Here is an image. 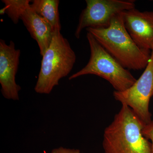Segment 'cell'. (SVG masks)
<instances>
[{
  "label": "cell",
  "instance_id": "obj_6",
  "mask_svg": "<svg viewBox=\"0 0 153 153\" xmlns=\"http://www.w3.org/2000/svg\"><path fill=\"white\" fill-rule=\"evenodd\" d=\"M85 3L86 7L80 14L74 34L78 39L83 29L108 27L116 15L135 7L133 1L86 0Z\"/></svg>",
  "mask_w": 153,
  "mask_h": 153
},
{
  "label": "cell",
  "instance_id": "obj_10",
  "mask_svg": "<svg viewBox=\"0 0 153 153\" xmlns=\"http://www.w3.org/2000/svg\"><path fill=\"white\" fill-rule=\"evenodd\" d=\"M59 4V0H33L30 3L31 8L51 26L55 34L61 30Z\"/></svg>",
  "mask_w": 153,
  "mask_h": 153
},
{
  "label": "cell",
  "instance_id": "obj_3",
  "mask_svg": "<svg viewBox=\"0 0 153 153\" xmlns=\"http://www.w3.org/2000/svg\"><path fill=\"white\" fill-rule=\"evenodd\" d=\"M76 60L75 52L67 39L60 33L54 35L42 56L41 67L35 87L36 93L49 94L59 81L68 76Z\"/></svg>",
  "mask_w": 153,
  "mask_h": 153
},
{
  "label": "cell",
  "instance_id": "obj_4",
  "mask_svg": "<svg viewBox=\"0 0 153 153\" xmlns=\"http://www.w3.org/2000/svg\"><path fill=\"white\" fill-rule=\"evenodd\" d=\"M90 48V57L85 67L69 76V80L88 74L102 77L115 91H123L133 85L137 79L100 44L91 33L86 35Z\"/></svg>",
  "mask_w": 153,
  "mask_h": 153
},
{
  "label": "cell",
  "instance_id": "obj_11",
  "mask_svg": "<svg viewBox=\"0 0 153 153\" xmlns=\"http://www.w3.org/2000/svg\"><path fill=\"white\" fill-rule=\"evenodd\" d=\"M30 0H2L4 7L0 11L1 15L7 14L14 24H18L21 16L30 5Z\"/></svg>",
  "mask_w": 153,
  "mask_h": 153
},
{
  "label": "cell",
  "instance_id": "obj_5",
  "mask_svg": "<svg viewBox=\"0 0 153 153\" xmlns=\"http://www.w3.org/2000/svg\"><path fill=\"white\" fill-rule=\"evenodd\" d=\"M114 97L122 105L130 108L145 125L152 122L149 103L153 96V50L142 74L131 87L123 91H114Z\"/></svg>",
  "mask_w": 153,
  "mask_h": 153
},
{
  "label": "cell",
  "instance_id": "obj_13",
  "mask_svg": "<svg viewBox=\"0 0 153 153\" xmlns=\"http://www.w3.org/2000/svg\"><path fill=\"white\" fill-rule=\"evenodd\" d=\"M50 153H82L78 149L60 147L53 149Z\"/></svg>",
  "mask_w": 153,
  "mask_h": 153
},
{
  "label": "cell",
  "instance_id": "obj_12",
  "mask_svg": "<svg viewBox=\"0 0 153 153\" xmlns=\"http://www.w3.org/2000/svg\"><path fill=\"white\" fill-rule=\"evenodd\" d=\"M143 136L151 141L152 144V153H153V120L150 123L144 126L142 130Z\"/></svg>",
  "mask_w": 153,
  "mask_h": 153
},
{
  "label": "cell",
  "instance_id": "obj_1",
  "mask_svg": "<svg viewBox=\"0 0 153 153\" xmlns=\"http://www.w3.org/2000/svg\"><path fill=\"white\" fill-rule=\"evenodd\" d=\"M122 13L113 17L108 27L89 28L86 31L125 68L145 69L152 51L140 49L135 44L125 27Z\"/></svg>",
  "mask_w": 153,
  "mask_h": 153
},
{
  "label": "cell",
  "instance_id": "obj_9",
  "mask_svg": "<svg viewBox=\"0 0 153 153\" xmlns=\"http://www.w3.org/2000/svg\"><path fill=\"white\" fill-rule=\"evenodd\" d=\"M31 37L36 40L41 56L49 48L55 35L51 26L44 19L36 13L30 5L21 17Z\"/></svg>",
  "mask_w": 153,
  "mask_h": 153
},
{
  "label": "cell",
  "instance_id": "obj_2",
  "mask_svg": "<svg viewBox=\"0 0 153 153\" xmlns=\"http://www.w3.org/2000/svg\"><path fill=\"white\" fill-rule=\"evenodd\" d=\"M145 125L132 110L122 105L110 124L105 128L104 153H152V144L143 136Z\"/></svg>",
  "mask_w": 153,
  "mask_h": 153
},
{
  "label": "cell",
  "instance_id": "obj_7",
  "mask_svg": "<svg viewBox=\"0 0 153 153\" xmlns=\"http://www.w3.org/2000/svg\"><path fill=\"white\" fill-rule=\"evenodd\" d=\"M21 51L15 47L13 41L7 44L0 40V84L1 91L4 98L19 100L21 89L16 82V75L19 65Z\"/></svg>",
  "mask_w": 153,
  "mask_h": 153
},
{
  "label": "cell",
  "instance_id": "obj_8",
  "mask_svg": "<svg viewBox=\"0 0 153 153\" xmlns=\"http://www.w3.org/2000/svg\"><path fill=\"white\" fill-rule=\"evenodd\" d=\"M126 30L140 49L153 50V12L134 8L122 13Z\"/></svg>",
  "mask_w": 153,
  "mask_h": 153
}]
</instances>
